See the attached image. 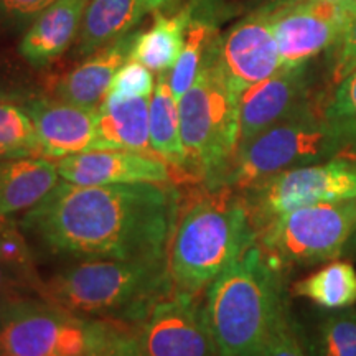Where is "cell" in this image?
I'll return each mask as SVG.
<instances>
[{"label":"cell","mask_w":356,"mask_h":356,"mask_svg":"<svg viewBox=\"0 0 356 356\" xmlns=\"http://www.w3.org/2000/svg\"><path fill=\"white\" fill-rule=\"evenodd\" d=\"M256 234L275 218L318 203L356 200V163L345 159L279 172L244 191Z\"/></svg>","instance_id":"9"},{"label":"cell","mask_w":356,"mask_h":356,"mask_svg":"<svg viewBox=\"0 0 356 356\" xmlns=\"http://www.w3.org/2000/svg\"><path fill=\"white\" fill-rule=\"evenodd\" d=\"M312 356H356V310H337L318 323Z\"/></svg>","instance_id":"25"},{"label":"cell","mask_w":356,"mask_h":356,"mask_svg":"<svg viewBox=\"0 0 356 356\" xmlns=\"http://www.w3.org/2000/svg\"><path fill=\"white\" fill-rule=\"evenodd\" d=\"M150 147L168 165L186 175V152L181 140L180 111L170 86V71L160 73L149 106Z\"/></svg>","instance_id":"22"},{"label":"cell","mask_w":356,"mask_h":356,"mask_svg":"<svg viewBox=\"0 0 356 356\" xmlns=\"http://www.w3.org/2000/svg\"><path fill=\"white\" fill-rule=\"evenodd\" d=\"M29 296H37V293L33 292V289L24 279L19 277L6 264L0 262V305L6 304L8 300Z\"/></svg>","instance_id":"33"},{"label":"cell","mask_w":356,"mask_h":356,"mask_svg":"<svg viewBox=\"0 0 356 356\" xmlns=\"http://www.w3.org/2000/svg\"><path fill=\"white\" fill-rule=\"evenodd\" d=\"M356 15V3L341 0H282L273 3L280 68L305 66L335 44Z\"/></svg>","instance_id":"10"},{"label":"cell","mask_w":356,"mask_h":356,"mask_svg":"<svg viewBox=\"0 0 356 356\" xmlns=\"http://www.w3.org/2000/svg\"><path fill=\"white\" fill-rule=\"evenodd\" d=\"M20 106L33 124L42 157L60 160L92 150L96 111L38 92Z\"/></svg>","instance_id":"14"},{"label":"cell","mask_w":356,"mask_h":356,"mask_svg":"<svg viewBox=\"0 0 356 356\" xmlns=\"http://www.w3.org/2000/svg\"><path fill=\"white\" fill-rule=\"evenodd\" d=\"M323 115L335 124L356 121V70L335 86V91L327 104Z\"/></svg>","instance_id":"31"},{"label":"cell","mask_w":356,"mask_h":356,"mask_svg":"<svg viewBox=\"0 0 356 356\" xmlns=\"http://www.w3.org/2000/svg\"><path fill=\"white\" fill-rule=\"evenodd\" d=\"M144 2H145V6L149 7V10L162 12L163 8L175 7L177 0H144Z\"/></svg>","instance_id":"36"},{"label":"cell","mask_w":356,"mask_h":356,"mask_svg":"<svg viewBox=\"0 0 356 356\" xmlns=\"http://www.w3.org/2000/svg\"><path fill=\"white\" fill-rule=\"evenodd\" d=\"M338 126L341 127V134H343V149L337 157L356 163V121L338 124Z\"/></svg>","instance_id":"35"},{"label":"cell","mask_w":356,"mask_h":356,"mask_svg":"<svg viewBox=\"0 0 356 356\" xmlns=\"http://www.w3.org/2000/svg\"><path fill=\"white\" fill-rule=\"evenodd\" d=\"M193 0L173 15L155 12V22L147 32H140L132 48L131 60L139 61L152 73H165L175 68L184 48L186 26L193 15Z\"/></svg>","instance_id":"21"},{"label":"cell","mask_w":356,"mask_h":356,"mask_svg":"<svg viewBox=\"0 0 356 356\" xmlns=\"http://www.w3.org/2000/svg\"><path fill=\"white\" fill-rule=\"evenodd\" d=\"M332 63V83L337 84L356 70V15L335 43Z\"/></svg>","instance_id":"32"},{"label":"cell","mask_w":356,"mask_h":356,"mask_svg":"<svg viewBox=\"0 0 356 356\" xmlns=\"http://www.w3.org/2000/svg\"><path fill=\"white\" fill-rule=\"evenodd\" d=\"M293 296L337 312L356 305V269L348 261H332L293 284Z\"/></svg>","instance_id":"24"},{"label":"cell","mask_w":356,"mask_h":356,"mask_svg":"<svg viewBox=\"0 0 356 356\" xmlns=\"http://www.w3.org/2000/svg\"><path fill=\"white\" fill-rule=\"evenodd\" d=\"M193 15L186 26L184 48L175 68L170 71V86L177 101L195 83L207 53L218 37L216 10L211 0H193Z\"/></svg>","instance_id":"23"},{"label":"cell","mask_w":356,"mask_h":356,"mask_svg":"<svg viewBox=\"0 0 356 356\" xmlns=\"http://www.w3.org/2000/svg\"><path fill=\"white\" fill-rule=\"evenodd\" d=\"M139 33L132 30L99 51L86 56L81 65L51 84V96L83 109H99L106 101L115 73L131 60Z\"/></svg>","instance_id":"16"},{"label":"cell","mask_w":356,"mask_h":356,"mask_svg":"<svg viewBox=\"0 0 356 356\" xmlns=\"http://www.w3.org/2000/svg\"><path fill=\"white\" fill-rule=\"evenodd\" d=\"M114 322L84 318L37 296L0 305V356H83Z\"/></svg>","instance_id":"7"},{"label":"cell","mask_w":356,"mask_h":356,"mask_svg":"<svg viewBox=\"0 0 356 356\" xmlns=\"http://www.w3.org/2000/svg\"><path fill=\"white\" fill-rule=\"evenodd\" d=\"M343 149V134L323 109L309 101L282 121L238 147L220 186L248 191L275 173L335 159Z\"/></svg>","instance_id":"6"},{"label":"cell","mask_w":356,"mask_h":356,"mask_svg":"<svg viewBox=\"0 0 356 356\" xmlns=\"http://www.w3.org/2000/svg\"><path fill=\"white\" fill-rule=\"evenodd\" d=\"M55 2L56 0H0V10L12 19L25 20L37 17Z\"/></svg>","instance_id":"34"},{"label":"cell","mask_w":356,"mask_h":356,"mask_svg":"<svg viewBox=\"0 0 356 356\" xmlns=\"http://www.w3.org/2000/svg\"><path fill=\"white\" fill-rule=\"evenodd\" d=\"M341 2H353V3H356V0H341Z\"/></svg>","instance_id":"40"},{"label":"cell","mask_w":356,"mask_h":356,"mask_svg":"<svg viewBox=\"0 0 356 356\" xmlns=\"http://www.w3.org/2000/svg\"><path fill=\"white\" fill-rule=\"evenodd\" d=\"M15 157H29V155L24 152H17V150L8 149V147L0 144V160H6V159H15Z\"/></svg>","instance_id":"37"},{"label":"cell","mask_w":356,"mask_h":356,"mask_svg":"<svg viewBox=\"0 0 356 356\" xmlns=\"http://www.w3.org/2000/svg\"><path fill=\"white\" fill-rule=\"evenodd\" d=\"M149 10L144 0H89L84 10L78 56H89L131 33Z\"/></svg>","instance_id":"20"},{"label":"cell","mask_w":356,"mask_h":356,"mask_svg":"<svg viewBox=\"0 0 356 356\" xmlns=\"http://www.w3.org/2000/svg\"><path fill=\"white\" fill-rule=\"evenodd\" d=\"M155 88L154 74L139 61L129 60L115 76L108 89L106 101H126L134 97L152 96Z\"/></svg>","instance_id":"27"},{"label":"cell","mask_w":356,"mask_h":356,"mask_svg":"<svg viewBox=\"0 0 356 356\" xmlns=\"http://www.w3.org/2000/svg\"><path fill=\"white\" fill-rule=\"evenodd\" d=\"M10 222H13L12 220H10V216H7V215H2V213H0V231L2 229H6L8 225H10Z\"/></svg>","instance_id":"38"},{"label":"cell","mask_w":356,"mask_h":356,"mask_svg":"<svg viewBox=\"0 0 356 356\" xmlns=\"http://www.w3.org/2000/svg\"><path fill=\"white\" fill-rule=\"evenodd\" d=\"M58 160L29 155L0 160V213L12 216L43 202L60 184Z\"/></svg>","instance_id":"18"},{"label":"cell","mask_w":356,"mask_h":356,"mask_svg":"<svg viewBox=\"0 0 356 356\" xmlns=\"http://www.w3.org/2000/svg\"><path fill=\"white\" fill-rule=\"evenodd\" d=\"M350 243H355V244H356V228H355V233H353V236H351Z\"/></svg>","instance_id":"39"},{"label":"cell","mask_w":356,"mask_h":356,"mask_svg":"<svg viewBox=\"0 0 356 356\" xmlns=\"http://www.w3.org/2000/svg\"><path fill=\"white\" fill-rule=\"evenodd\" d=\"M239 101L210 48L195 83L178 101L188 180L210 188L221 185L239 147Z\"/></svg>","instance_id":"5"},{"label":"cell","mask_w":356,"mask_h":356,"mask_svg":"<svg viewBox=\"0 0 356 356\" xmlns=\"http://www.w3.org/2000/svg\"><path fill=\"white\" fill-rule=\"evenodd\" d=\"M134 330L144 356H220L195 293L160 299Z\"/></svg>","instance_id":"11"},{"label":"cell","mask_w":356,"mask_h":356,"mask_svg":"<svg viewBox=\"0 0 356 356\" xmlns=\"http://www.w3.org/2000/svg\"><path fill=\"white\" fill-rule=\"evenodd\" d=\"M83 356H144L134 325L114 322L108 335Z\"/></svg>","instance_id":"30"},{"label":"cell","mask_w":356,"mask_h":356,"mask_svg":"<svg viewBox=\"0 0 356 356\" xmlns=\"http://www.w3.org/2000/svg\"><path fill=\"white\" fill-rule=\"evenodd\" d=\"M0 144L26 155H40L37 134L19 102L0 101Z\"/></svg>","instance_id":"26"},{"label":"cell","mask_w":356,"mask_h":356,"mask_svg":"<svg viewBox=\"0 0 356 356\" xmlns=\"http://www.w3.org/2000/svg\"><path fill=\"white\" fill-rule=\"evenodd\" d=\"M211 53L238 96L273 76L280 68V55L273 24V3L239 20L222 37H216Z\"/></svg>","instance_id":"12"},{"label":"cell","mask_w":356,"mask_h":356,"mask_svg":"<svg viewBox=\"0 0 356 356\" xmlns=\"http://www.w3.org/2000/svg\"><path fill=\"white\" fill-rule=\"evenodd\" d=\"M24 66L0 51V101L20 102L37 95Z\"/></svg>","instance_id":"29"},{"label":"cell","mask_w":356,"mask_h":356,"mask_svg":"<svg viewBox=\"0 0 356 356\" xmlns=\"http://www.w3.org/2000/svg\"><path fill=\"white\" fill-rule=\"evenodd\" d=\"M284 307L275 262L254 243L208 287V327L220 356H261Z\"/></svg>","instance_id":"4"},{"label":"cell","mask_w":356,"mask_h":356,"mask_svg":"<svg viewBox=\"0 0 356 356\" xmlns=\"http://www.w3.org/2000/svg\"><path fill=\"white\" fill-rule=\"evenodd\" d=\"M149 106V96L102 102L101 108L96 111L92 150L154 154L150 147Z\"/></svg>","instance_id":"19"},{"label":"cell","mask_w":356,"mask_h":356,"mask_svg":"<svg viewBox=\"0 0 356 356\" xmlns=\"http://www.w3.org/2000/svg\"><path fill=\"white\" fill-rule=\"evenodd\" d=\"M61 180L73 185L168 184L170 165L155 154L131 150H89L58 160Z\"/></svg>","instance_id":"13"},{"label":"cell","mask_w":356,"mask_h":356,"mask_svg":"<svg viewBox=\"0 0 356 356\" xmlns=\"http://www.w3.org/2000/svg\"><path fill=\"white\" fill-rule=\"evenodd\" d=\"M261 356H312L302 335L289 317L286 304L275 317Z\"/></svg>","instance_id":"28"},{"label":"cell","mask_w":356,"mask_h":356,"mask_svg":"<svg viewBox=\"0 0 356 356\" xmlns=\"http://www.w3.org/2000/svg\"><path fill=\"white\" fill-rule=\"evenodd\" d=\"M89 0H56L35 17L19 44V55L32 68H44L68 50L81 29Z\"/></svg>","instance_id":"17"},{"label":"cell","mask_w":356,"mask_h":356,"mask_svg":"<svg viewBox=\"0 0 356 356\" xmlns=\"http://www.w3.org/2000/svg\"><path fill=\"white\" fill-rule=\"evenodd\" d=\"M356 228V200L297 208L266 225L256 239L273 262L335 261Z\"/></svg>","instance_id":"8"},{"label":"cell","mask_w":356,"mask_h":356,"mask_svg":"<svg viewBox=\"0 0 356 356\" xmlns=\"http://www.w3.org/2000/svg\"><path fill=\"white\" fill-rule=\"evenodd\" d=\"M173 292L167 259L84 261L43 280L38 297L84 318L136 325Z\"/></svg>","instance_id":"3"},{"label":"cell","mask_w":356,"mask_h":356,"mask_svg":"<svg viewBox=\"0 0 356 356\" xmlns=\"http://www.w3.org/2000/svg\"><path fill=\"white\" fill-rule=\"evenodd\" d=\"M180 193L163 184L81 186L63 180L26 211L22 229L83 261L167 259Z\"/></svg>","instance_id":"1"},{"label":"cell","mask_w":356,"mask_h":356,"mask_svg":"<svg viewBox=\"0 0 356 356\" xmlns=\"http://www.w3.org/2000/svg\"><path fill=\"white\" fill-rule=\"evenodd\" d=\"M256 241L243 197L229 186H203L178 210L167 266L173 292L195 293L210 287L226 267Z\"/></svg>","instance_id":"2"},{"label":"cell","mask_w":356,"mask_h":356,"mask_svg":"<svg viewBox=\"0 0 356 356\" xmlns=\"http://www.w3.org/2000/svg\"><path fill=\"white\" fill-rule=\"evenodd\" d=\"M307 101L305 66L279 68L273 76L246 89L239 101V145L282 121Z\"/></svg>","instance_id":"15"}]
</instances>
